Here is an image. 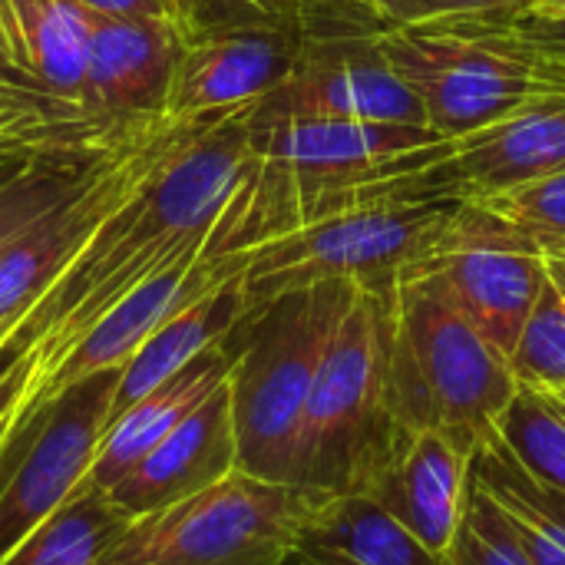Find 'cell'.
Wrapping results in <instances>:
<instances>
[{"label":"cell","mask_w":565,"mask_h":565,"mask_svg":"<svg viewBox=\"0 0 565 565\" xmlns=\"http://www.w3.org/2000/svg\"><path fill=\"white\" fill-rule=\"evenodd\" d=\"M411 268L434 271L454 305L507 361L550 281L546 248L526 228L473 199L460 202L437 245Z\"/></svg>","instance_id":"obj_8"},{"label":"cell","mask_w":565,"mask_h":565,"mask_svg":"<svg viewBox=\"0 0 565 565\" xmlns=\"http://www.w3.org/2000/svg\"><path fill=\"white\" fill-rule=\"evenodd\" d=\"M487 205L516 222L520 228H526L543 248L565 245V172L497 195Z\"/></svg>","instance_id":"obj_25"},{"label":"cell","mask_w":565,"mask_h":565,"mask_svg":"<svg viewBox=\"0 0 565 565\" xmlns=\"http://www.w3.org/2000/svg\"><path fill=\"white\" fill-rule=\"evenodd\" d=\"M384 26H420L470 17H513L540 0H364Z\"/></svg>","instance_id":"obj_26"},{"label":"cell","mask_w":565,"mask_h":565,"mask_svg":"<svg viewBox=\"0 0 565 565\" xmlns=\"http://www.w3.org/2000/svg\"><path fill=\"white\" fill-rule=\"evenodd\" d=\"M93 17H113V20H132V17H149V20H172L182 23L192 33V10L189 0H73Z\"/></svg>","instance_id":"obj_27"},{"label":"cell","mask_w":565,"mask_h":565,"mask_svg":"<svg viewBox=\"0 0 565 565\" xmlns=\"http://www.w3.org/2000/svg\"><path fill=\"white\" fill-rule=\"evenodd\" d=\"M450 169L463 199L473 202L565 172V93L533 99L507 119L454 139Z\"/></svg>","instance_id":"obj_15"},{"label":"cell","mask_w":565,"mask_h":565,"mask_svg":"<svg viewBox=\"0 0 565 565\" xmlns=\"http://www.w3.org/2000/svg\"><path fill=\"white\" fill-rule=\"evenodd\" d=\"M553 397H556V401H559V404H563V407H565V391H559V394H553Z\"/></svg>","instance_id":"obj_32"},{"label":"cell","mask_w":565,"mask_h":565,"mask_svg":"<svg viewBox=\"0 0 565 565\" xmlns=\"http://www.w3.org/2000/svg\"><path fill=\"white\" fill-rule=\"evenodd\" d=\"M308 33L291 23H242L189 33L162 119L192 122L262 103L298 63Z\"/></svg>","instance_id":"obj_11"},{"label":"cell","mask_w":565,"mask_h":565,"mask_svg":"<svg viewBox=\"0 0 565 565\" xmlns=\"http://www.w3.org/2000/svg\"><path fill=\"white\" fill-rule=\"evenodd\" d=\"M235 470L238 440L225 377V384H218L169 437H162L106 493L129 520H139L222 483Z\"/></svg>","instance_id":"obj_14"},{"label":"cell","mask_w":565,"mask_h":565,"mask_svg":"<svg viewBox=\"0 0 565 565\" xmlns=\"http://www.w3.org/2000/svg\"><path fill=\"white\" fill-rule=\"evenodd\" d=\"M185 36L189 30L172 20L96 17L76 109L106 129L162 119Z\"/></svg>","instance_id":"obj_12"},{"label":"cell","mask_w":565,"mask_h":565,"mask_svg":"<svg viewBox=\"0 0 565 565\" xmlns=\"http://www.w3.org/2000/svg\"><path fill=\"white\" fill-rule=\"evenodd\" d=\"M93 26L96 17L73 0H7V79L56 109H76Z\"/></svg>","instance_id":"obj_16"},{"label":"cell","mask_w":565,"mask_h":565,"mask_svg":"<svg viewBox=\"0 0 565 565\" xmlns=\"http://www.w3.org/2000/svg\"><path fill=\"white\" fill-rule=\"evenodd\" d=\"M119 367L76 381L46 404L43 427L0 490V559L17 550L83 483L109 424Z\"/></svg>","instance_id":"obj_10"},{"label":"cell","mask_w":565,"mask_h":565,"mask_svg":"<svg viewBox=\"0 0 565 565\" xmlns=\"http://www.w3.org/2000/svg\"><path fill=\"white\" fill-rule=\"evenodd\" d=\"M122 132L106 139L43 142L3 156L0 159V252L30 222L50 212L60 199H66Z\"/></svg>","instance_id":"obj_19"},{"label":"cell","mask_w":565,"mask_h":565,"mask_svg":"<svg viewBox=\"0 0 565 565\" xmlns=\"http://www.w3.org/2000/svg\"><path fill=\"white\" fill-rule=\"evenodd\" d=\"M497 434L530 480L565 497V411L553 394L520 387Z\"/></svg>","instance_id":"obj_22"},{"label":"cell","mask_w":565,"mask_h":565,"mask_svg":"<svg viewBox=\"0 0 565 565\" xmlns=\"http://www.w3.org/2000/svg\"><path fill=\"white\" fill-rule=\"evenodd\" d=\"M129 523L132 520L106 490L83 483L17 550H10L0 565H96Z\"/></svg>","instance_id":"obj_20"},{"label":"cell","mask_w":565,"mask_h":565,"mask_svg":"<svg viewBox=\"0 0 565 565\" xmlns=\"http://www.w3.org/2000/svg\"><path fill=\"white\" fill-rule=\"evenodd\" d=\"M377 43L420 99L427 126L450 142L533 99L565 93L563 66L533 50L510 26V17L381 26Z\"/></svg>","instance_id":"obj_4"},{"label":"cell","mask_w":565,"mask_h":565,"mask_svg":"<svg viewBox=\"0 0 565 565\" xmlns=\"http://www.w3.org/2000/svg\"><path fill=\"white\" fill-rule=\"evenodd\" d=\"M394 278L358 285L318 364L295 483L315 493H358L401 437L387 401Z\"/></svg>","instance_id":"obj_3"},{"label":"cell","mask_w":565,"mask_h":565,"mask_svg":"<svg viewBox=\"0 0 565 565\" xmlns=\"http://www.w3.org/2000/svg\"><path fill=\"white\" fill-rule=\"evenodd\" d=\"M520 384L510 361L454 305L444 281L401 268L391 305L387 401L397 434L440 430L467 454L497 440Z\"/></svg>","instance_id":"obj_1"},{"label":"cell","mask_w":565,"mask_h":565,"mask_svg":"<svg viewBox=\"0 0 565 565\" xmlns=\"http://www.w3.org/2000/svg\"><path fill=\"white\" fill-rule=\"evenodd\" d=\"M377 30H331L305 40L295 70L252 106V122L367 119L427 126L414 89L391 70Z\"/></svg>","instance_id":"obj_9"},{"label":"cell","mask_w":565,"mask_h":565,"mask_svg":"<svg viewBox=\"0 0 565 565\" xmlns=\"http://www.w3.org/2000/svg\"><path fill=\"white\" fill-rule=\"evenodd\" d=\"M450 565H530L526 553L513 540L500 507L470 477V497L463 526L450 550Z\"/></svg>","instance_id":"obj_24"},{"label":"cell","mask_w":565,"mask_h":565,"mask_svg":"<svg viewBox=\"0 0 565 565\" xmlns=\"http://www.w3.org/2000/svg\"><path fill=\"white\" fill-rule=\"evenodd\" d=\"M510 26L543 56H550L553 63H559L565 70V13L553 10H540L530 7L516 17H510Z\"/></svg>","instance_id":"obj_28"},{"label":"cell","mask_w":565,"mask_h":565,"mask_svg":"<svg viewBox=\"0 0 565 565\" xmlns=\"http://www.w3.org/2000/svg\"><path fill=\"white\" fill-rule=\"evenodd\" d=\"M540 10H553V13H565V0H540Z\"/></svg>","instance_id":"obj_31"},{"label":"cell","mask_w":565,"mask_h":565,"mask_svg":"<svg viewBox=\"0 0 565 565\" xmlns=\"http://www.w3.org/2000/svg\"><path fill=\"white\" fill-rule=\"evenodd\" d=\"M315 490L228 473L222 483L132 520L96 565H285Z\"/></svg>","instance_id":"obj_6"},{"label":"cell","mask_w":565,"mask_h":565,"mask_svg":"<svg viewBox=\"0 0 565 565\" xmlns=\"http://www.w3.org/2000/svg\"><path fill=\"white\" fill-rule=\"evenodd\" d=\"M510 371L520 387H533L543 394L565 391V298L553 278L543 285L516 338Z\"/></svg>","instance_id":"obj_23"},{"label":"cell","mask_w":565,"mask_h":565,"mask_svg":"<svg viewBox=\"0 0 565 565\" xmlns=\"http://www.w3.org/2000/svg\"><path fill=\"white\" fill-rule=\"evenodd\" d=\"M460 202V192L444 189L387 195L242 248L245 311L321 281L348 278L364 285L417 265L437 245Z\"/></svg>","instance_id":"obj_5"},{"label":"cell","mask_w":565,"mask_h":565,"mask_svg":"<svg viewBox=\"0 0 565 565\" xmlns=\"http://www.w3.org/2000/svg\"><path fill=\"white\" fill-rule=\"evenodd\" d=\"M245 315V295H242V275L228 278L225 285L212 288L179 315H172L162 328H156L142 348L119 367L116 394L109 420L129 411L139 397L156 391L162 381L179 374L185 364H192L209 348L222 344L235 324Z\"/></svg>","instance_id":"obj_18"},{"label":"cell","mask_w":565,"mask_h":565,"mask_svg":"<svg viewBox=\"0 0 565 565\" xmlns=\"http://www.w3.org/2000/svg\"><path fill=\"white\" fill-rule=\"evenodd\" d=\"M232 367V354L222 344L199 354L192 364H185L179 374L162 381L156 391L139 397L129 411L113 417L99 437V447L93 454L86 483L109 490L119 483L162 437H169L218 384H225Z\"/></svg>","instance_id":"obj_17"},{"label":"cell","mask_w":565,"mask_h":565,"mask_svg":"<svg viewBox=\"0 0 565 565\" xmlns=\"http://www.w3.org/2000/svg\"><path fill=\"white\" fill-rule=\"evenodd\" d=\"M192 126L195 119H149L126 129L66 199L30 222L0 252V344L30 311V305L86 252L96 232L179 149Z\"/></svg>","instance_id":"obj_7"},{"label":"cell","mask_w":565,"mask_h":565,"mask_svg":"<svg viewBox=\"0 0 565 565\" xmlns=\"http://www.w3.org/2000/svg\"><path fill=\"white\" fill-rule=\"evenodd\" d=\"M0 83H3V86H10V83H7V79H3V76H0ZM13 89H17V86H13ZM20 93H23V89H20Z\"/></svg>","instance_id":"obj_33"},{"label":"cell","mask_w":565,"mask_h":565,"mask_svg":"<svg viewBox=\"0 0 565 565\" xmlns=\"http://www.w3.org/2000/svg\"><path fill=\"white\" fill-rule=\"evenodd\" d=\"M470 477L500 507L530 565H565V523L543 507L533 490V480L523 473V467L500 437L477 450Z\"/></svg>","instance_id":"obj_21"},{"label":"cell","mask_w":565,"mask_h":565,"mask_svg":"<svg viewBox=\"0 0 565 565\" xmlns=\"http://www.w3.org/2000/svg\"><path fill=\"white\" fill-rule=\"evenodd\" d=\"M358 281L338 278L278 295L242 315L225 338L232 354L228 401L238 470L268 483H295L308 394L324 348Z\"/></svg>","instance_id":"obj_2"},{"label":"cell","mask_w":565,"mask_h":565,"mask_svg":"<svg viewBox=\"0 0 565 565\" xmlns=\"http://www.w3.org/2000/svg\"><path fill=\"white\" fill-rule=\"evenodd\" d=\"M470 463L473 454L447 434L407 430L358 493L397 516L427 550L450 556L467 513Z\"/></svg>","instance_id":"obj_13"},{"label":"cell","mask_w":565,"mask_h":565,"mask_svg":"<svg viewBox=\"0 0 565 565\" xmlns=\"http://www.w3.org/2000/svg\"><path fill=\"white\" fill-rule=\"evenodd\" d=\"M546 268H550L553 285L563 291L565 298V245H550L546 248Z\"/></svg>","instance_id":"obj_29"},{"label":"cell","mask_w":565,"mask_h":565,"mask_svg":"<svg viewBox=\"0 0 565 565\" xmlns=\"http://www.w3.org/2000/svg\"><path fill=\"white\" fill-rule=\"evenodd\" d=\"M526 473V470H523ZM533 490H536V497L543 500V507L553 513V516H559L565 523V497H559V493H553V490H546V487H540L536 480H533Z\"/></svg>","instance_id":"obj_30"}]
</instances>
